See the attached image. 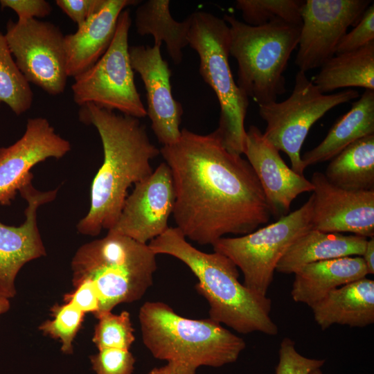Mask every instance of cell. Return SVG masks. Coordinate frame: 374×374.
Here are the masks:
<instances>
[{
  "instance_id": "6da1fadb",
  "label": "cell",
  "mask_w": 374,
  "mask_h": 374,
  "mask_svg": "<svg viewBox=\"0 0 374 374\" xmlns=\"http://www.w3.org/2000/svg\"><path fill=\"white\" fill-rule=\"evenodd\" d=\"M160 154L172 173L176 227L186 239L212 245L269 220L271 209L252 167L229 151L215 130L199 134L184 128Z\"/></svg>"
},
{
  "instance_id": "7a4b0ae2",
  "label": "cell",
  "mask_w": 374,
  "mask_h": 374,
  "mask_svg": "<svg viewBox=\"0 0 374 374\" xmlns=\"http://www.w3.org/2000/svg\"><path fill=\"white\" fill-rule=\"evenodd\" d=\"M78 117L96 128L103 149V162L91 186L89 211L76 226L80 234L96 236L116 225L128 188L152 173L150 161L160 149L151 143L139 118L91 103L80 106Z\"/></svg>"
},
{
  "instance_id": "3957f363",
  "label": "cell",
  "mask_w": 374,
  "mask_h": 374,
  "mask_svg": "<svg viewBox=\"0 0 374 374\" xmlns=\"http://www.w3.org/2000/svg\"><path fill=\"white\" fill-rule=\"evenodd\" d=\"M148 246L155 254L173 256L190 269L198 280L195 289L209 305L210 319L242 334H278L270 317L271 299L242 284L238 267L229 258L197 249L177 227H169Z\"/></svg>"
},
{
  "instance_id": "277c9868",
  "label": "cell",
  "mask_w": 374,
  "mask_h": 374,
  "mask_svg": "<svg viewBox=\"0 0 374 374\" xmlns=\"http://www.w3.org/2000/svg\"><path fill=\"white\" fill-rule=\"evenodd\" d=\"M139 319L143 342L153 357L195 370L233 363L246 347L243 339L220 323L184 317L163 302L144 303Z\"/></svg>"
},
{
  "instance_id": "5b68a950",
  "label": "cell",
  "mask_w": 374,
  "mask_h": 374,
  "mask_svg": "<svg viewBox=\"0 0 374 374\" xmlns=\"http://www.w3.org/2000/svg\"><path fill=\"white\" fill-rule=\"evenodd\" d=\"M156 256L148 244L107 231L75 253L71 263L73 285L83 280L93 283L99 299L96 317L144 296L153 284Z\"/></svg>"
},
{
  "instance_id": "8992f818",
  "label": "cell",
  "mask_w": 374,
  "mask_h": 374,
  "mask_svg": "<svg viewBox=\"0 0 374 374\" xmlns=\"http://www.w3.org/2000/svg\"><path fill=\"white\" fill-rule=\"evenodd\" d=\"M223 19L230 30V55L238 64V87L258 105L277 101L286 91L284 72L301 24L276 20L251 26L227 14Z\"/></svg>"
},
{
  "instance_id": "52a82bcc",
  "label": "cell",
  "mask_w": 374,
  "mask_h": 374,
  "mask_svg": "<svg viewBox=\"0 0 374 374\" xmlns=\"http://www.w3.org/2000/svg\"><path fill=\"white\" fill-rule=\"evenodd\" d=\"M188 45L199 55V73L215 92L220 107L215 132L231 152L242 154L249 98L233 79L229 65L230 30L223 18L197 11L190 15Z\"/></svg>"
},
{
  "instance_id": "ba28073f",
  "label": "cell",
  "mask_w": 374,
  "mask_h": 374,
  "mask_svg": "<svg viewBox=\"0 0 374 374\" xmlns=\"http://www.w3.org/2000/svg\"><path fill=\"white\" fill-rule=\"evenodd\" d=\"M313 197L302 206L274 223L238 237H223L214 242L213 251L229 258L244 276L243 285L267 296L276 266L288 248L312 229Z\"/></svg>"
},
{
  "instance_id": "9c48e42d",
  "label": "cell",
  "mask_w": 374,
  "mask_h": 374,
  "mask_svg": "<svg viewBox=\"0 0 374 374\" xmlns=\"http://www.w3.org/2000/svg\"><path fill=\"white\" fill-rule=\"evenodd\" d=\"M358 96L352 89L322 93L305 73L299 70L292 92L286 100L258 105L259 115L267 124L263 135L287 155L295 172L304 175L301 150L312 126L335 107Z\"/></svg>"
},
{
  "instance_id": "30bf717a",
  "label": "cell",
  "mask_w": 374,
  "mask_h": 374,
  "mask_svg": "<svg viewBox=\"0 0 374 374\" xmlns=\"http://www.w3.org/2000/svg\"><path fill=\"white\" fill-rule=\"evenodd\" d=\"M131 25L130 10L125 9L119 15L107 51L94 65L74 78L71 89L78 105L91 103L137 118L147 115L130 62L128 35Z\"/></svg>"
},
{
  "instance_id": "8fae6325",
  "label": "cell",
  "mask_w": 374,
  "mask_h": 374,
  "mask_svg": "<svg viewBox=\"0 0 374 374\" xmlns=\"http://www.w3.org/2000/svg\"><path fill=\"white\" fill-rule=\"evenodd\" d=\"M4 35L18 68L30 84L51 96L64 91L68 75L64 35L59 26L37 19H10Z\"/></svg>"
},
{
  "instance_id": "7c38bea8",
  "label": "cell",
  "mask_w": 374,
  "mask_h": 374,
  "mask_svg": "<svg viewBox=\"0 0 374 374\" xmlns=\"http://www.w3.org/2000/svg\"><path fill=\"white\" fill-rule=\"evenodd\" d=\"M371 4V0H305L295 59L299 71L321 67L332 57L349 26Z\"/></svg>"
},
{
  "instance_id": "4fadbf2b",
  "label": "cell",
  "mask_w": 374,
  "mask_h": 374,
  "mask_svg": "<svg viewBox=\"0 0 374 374\" xmlns=\"http://www.w3.org/2000/svg\"><path fill=\"white\" fill-rule=\"evenodd\" d=\"M175 200L172 173L168 164L162 162L148 177L134 185L118 222L107 231L148 244L170 227L168 222Z\"/></svg>"
},
{
  "instance_id": "5bb4252c",
  "label": "cell",
  "mask_w": 374,
  "mask_h": 374,
  "mask_svg": "<svg viewBox=\"0 0 374 374\" xmlns=\"http://www.w3.org/2000/svg\"><path fill=\"white\" fill-rule=\"evenodd\" d=\"M71 149L70 142L56 133L46 118H28L23 136L0 148V204H10L21 186L33 177V166L49 158L59 159Z\"/></svg>"
},
{
  "instance_id": "9a60e30c",
  "label": "cell",
  "mask_w": 374,
  "mask_h": 374,
  "mask_svg": "<svg viewBox=\"0 0 374 374\" xmlns=\"http://www.w3.org/2000/svg\"><path fill=\"white\" fill-rule=\"evenodd\" d=\"M313 185L312 229L326 233L349 232L374 237V190H347L315 172Z\"/></svg>"
},
{
  "instance_id": "2e32d148",
  "label": "cell",
  "mask_w": 374,
  "mask_h": 374,
  "mask_svg": "<svg viewBox=\"0 0 374 374\" xmlns=\"http://www.w3.org/2000/svg\"><path fill=\"white\" fill-rule=\"evenodd\" d=\"M32 179H28L19 190L27 202L24 223L14 226L0 222V296L8 299L17 293L15 279L22 267L46 254L37 226V211L55 199L58 188L38 190Z\"/></svg>"
},
{
  "instance_id": "e0dca14e",
  "label": "cell",
  "mask_w": 374,
  "mask_h": 374,
  "mask_svg": "<svg viewBox=\"0 0 374 374\" xmlns=\"http://www.w3.org/2000/svg\"><path fill=\"white\" fill-rule=\"evenodd\" d=\"M160 48L154 45L132 46L129 53L132 69L140 75L146 90V112L151 128L158 141L168 145L180 137L184 111L182 105L173 98L171 71Z\"/></svg>"
},
{
  "instance_id": "ac0fdd59",
  "label": "cell",
  "mask_w": 374,
  "mask_h": 374,
  "mask_svg": "<svg viewBox=\"0 0 374 374\" xmlns=\"http://www.w3.org/2000/svg\"><path fill=\"white\" fill-rule=\"evenodd\" d=\"M242 154L260 183L271 216L278 219L288 214L299 195L313 191L310 180L289 168L279 151L255 125L246 130Z\"/></svg>"
},
{
  "instance_id": "d6986e66",
  "label": "cell",
  "mask_w": 374,
  "mask_h": 374,
  "mask_svg": "<svg viewBox=\"0 0 374 374\" xmlns=\"http://www.w3.org/2000/svg\"><path fill=\"white\" fill-rule=\"evenodd\" d=\"M136 0H103L100 8L73 34L64 37L68 77L75 78L94 65L110 46L118 19Z\"/></svg>"
},
{
  "instance_id": "ffe728a7",
  "label": "cell",
  "mask_w": 374,
  "mask_h": 374,
  "mask_svg": "<svg viewBox=\"0 0 374 374\" xmlns=\"http://www.w3.org/2000/svg\"><path fill=\"white\" fill-rule=\"evenodd\" d=\"M310 308L323 330L333 324L366 327L374 322V281L365 277L339 287Z\"/></svg>"
},
{
  "instance_id": "44dd1931",
  "label": "cell",
  "mask_w": 374,
  "mask_h": 374,
  "mask_svg": "<svg viewBox=\"0 0 374 374\" xmlns=\"http://www.w3.org/2000/svg\"><path fill=\"white\" fill-rule=\"evenodd\" d=\"M362 256H348L305 265L294 274L291 295L310 307L334 289L368 275Z\"/></svg>"
},
{
  "instance_id": "7402d4cb",
  "label": "cell",
  "mask_w": 374,
  "mask_h": 374,
  "mask_svg": "<svg viewBox=\"0 0 374 374\" xmlns=\"http://www.w3.org/2000/svg\"><path fill=\"white\" fill-rule=\"evenodd\" d=\"M368 239L356 235L311 229L296 240L279 260L276 271L295 274L306 265L330 259L362 256Z\"/></svg>"
},
{
  "instance_id": "603a6c76",
  "label": "cell",
  "mask_w": 374,
  "mask_h": 374,
  "mask_svg": "<svg viewBox=\"0 0 374 374\" xmlns=\"http://www.w3.org/2000/svg\"><path fill=\"white\" fill-rule=\"evenodd\" d=\"M374 134V91L366 90L350 109L339 118L324 139L306 152L302 162L306 168L333 159L357 140Z\"/></svg>"
},
{
  "instance_id": "cb8c5ba5",
  "label": "cell",
  "mask_w": 374,
  "mask_h": 374,
  "mask_svg": "<svg viewBox=\"0 0 374 374\" xmlns=\"http://www.w3.org/2000/svg\"><path fill=\"white\" fill-rule=\"evenodd\" d=\"M320 68L312 80L322 93L351 87L374 91V41L357 50L335 54Z\"/></svg>"
},
{
  "instance_id": "d4e9b609",
  "label": "cell",
  "mask_w": 374,
  "mask_h": 374,
  "mask_svg": "<svg viewBox=\"0 0 374 374\" xmlns=\"http://www.w3.org/2000/svg\"><path fill=\"white\" fill-rule=\"evenodd\" d=\"M168 0H148L141 3L135 12L136 33L154 38V45L161 47L162 42L175 64L183 59V49L188 45V37L191 23L189 15L183 21H176L170 12Z\"/></svg>"
},
{
  "instance_id": "484cf974",
  "label": "cell",
  "mask_w": 374,
  "mask_h": 374,
  "mask_svg": "<svg viewBox=\"0 0 374 374\" xmlns=\"http://www.w3.org/2000/svg\"><path fill=\"white\" fill-rule=\"evenodd\" d=\"M333 185L347 190H374V134L345 148L323 173Z\"/></svg>"
},
{
  "instance_id": "4316f807",
  "label": "cell",
  "mask_w": 374,
  "mask_h": 374,
  "mask_svg": "<svg viewBox=\"0 0 374 374\" xmlns=\"http://www.w3.org/2000/svg\"><path fill=\"white\" fill-rule=\"evenodd\" d=\"M33 93L30 83L18 68L0 31V105L6 104L17 116L30 109Z\"/></svg>"
},
{
  "instance_id": "83f0119b",
  "label": "cell",
  "mask_w": 374,
  "mask_h": 374,
  "mask_svg": "<svg viewBox=\"0 0 374 374\" xmlns=\"http://www.w3.org/2000/svg\"><path fill=\"white\" fill-rule=\"evenodd\" d=\"M305 0H237L235 8L242 13L244 23L259 26L281 20L301 24Z\"/></svg>"
},
{
  "instance_id": "f1b7e54d",
  "label": "cell",
  "mask_w": 374,
  "mask_h": 374,
  "mask_svg": "<svg viewBox=\"0 0 374 374\" xmlns=\"http://www.w3.org/2000/svg\"><path fill=\"white\" fill-rule=\"evenodd\" d=\"M94 330L93 342L98 350L116 348L129 350L135 340L130 314L123 311L118 314L112 312L100 314Z\"/></svg>"
},
{
  "instance_id": "f546056e",
  "label": "cell",
  "mask_w": 374,
  "mask_h": 374,
  "mask_svg": "<svg viewBox=\"0 0 374 374\" xmlns=\"http://www.w3.org/2000/svg\"><path fill=\"white\" fill-rule=\"evenodd\" d=\"M53 319L39 326L45 335L60 341L63 353H73V341L80 330L84 313L70 303L55 305L52 309Z\"/></svg>"
},
{
  "instance_id": "4dcf8cb0",
  "label": "cell",
  "mask_w": 374,
  "mask_h": 374,
  "mask_svg": "<svg viewBox=\"0 0 374 374\" xmlns=\"http://www.w3.org/2000/svg\"><path fill=\"white\" fill-rule=\"evenodd\" d=\"M325 359L308 358L297 352L294 341L285 337L280 345L279 361L276 374H309L312 371L321 368Z\"/></svg>"
},
{
  "instance_id": "1f68e13d",
  "label": "cell",
  "mask_w": 374,
  "mask_h": 374,
  "mask_svg": "<svg viewBox=\"0 0 374 374\" xmlns=\"http://www.w3.org/2000/svg\"><path fill=\"white\" fill-rule=\"evenodd\" d=\"M96 374H132L135 358L129 350L105 348L91 356Z\"/></svg>"
},
{
  "instance_id": "d6a6232c",
  "label": "cell",
  "mask_w": 374,
  "mask_h": 374,
  "mask_svg": "<svg viewBox=\"0 0 374 374\" xmlns=\"http://www.w3.org/2000/svg\"><path fill=\"white\" fill-rule=\"evenodd\" d=\"M374 41V4L365 10L355 28L339 41L335 54L357 50Z\"/></svg>"
},
{
  "instance_id": "836d02e7",
  "label": "cell",
  "mask_w": 374,
  "mask_h": 374,
  "mask_svg": "<svg viewBox=\"0 0 374 374\" xmlns=\"http://www.w3.org/2000/svg\"><path fill=\"white\" fill-rule=\"evenodd\" d=\"M0 5L2 9L14 10L20 21L43 18L52 11L51 4L45 0H1Z\"/></svg>"
},
{
  "instance_id": "e575fe53",
  "label": "cell",
  "mask_w": 374,
  "mask_h": 374,
  "mask_svg": "<svg viewBox=\"0 0 374 374\" xmlns=\"http://www.w3.org/2000/svg\"><path fill=\"white\" fill-rule=\"evenodd\" d=\"M65 303H70L84 313L92 312L95 316L99 310V299L93 283L83 280L75 287V290L64 295Z\"/></svg>"
},
{
  "instance_id": "d590c367",
  "label": "cell",
  "mask_w": 374,
  "mask_h": 374,
  "mask_svg": "<svg viewBox=\"0 0 374 374\" xmlns=\"http://www.w3.org/2000/svg\"><path fill=\"white\" fill-rule=\"evenodd\" d=\"M103 0H56V5L81 27L103 4Z\"/></svg>"
},
{
  "instance_id": "8d00e7d4",
  "label": "cell",
  "mask_w": 374,
  "mask_h": 374,
  "mask_svg": "<svg viewBox=\"0 0 374 374\" xmlns=\"http://www.w3.org/2000/svg\"><path fill=\"white\" fill-rule=\"evenodd\" d=\"M196 370L179 362L170 361L159 368H152L148 374H195Z\"/></svg>"
},
{
  "instance_id": "74e56055",
  "label": "cell",
  "mask_w": 374,
  "mask_h": 374,
  "mask_svg": "<svg viewBox=\"0 0 374 374\" xmlns=\"http://www.w3.org/2000/svg\"><path fill=\"white\" fill-rule=\"evenodd\" d=\"M362 258L368 274H374V237L367 240Z\"/></svg>"
},
{
  "instance_id": "f35d334b",
  "label": "cell",
  "mask_w": 374,
  "mask_h": 374,
  "mask_svg": "<svg viewBox=\"0 0 374 374\" xmlns=\"http://www.w3.org/2000/svg\"><path fill=\"white\" fill-rule=\"evenodd\" d=\"M10 304L8 299L0 296V314L8 311Z\"/></svg>"
},
{
  "instance_id": "ab89813d",
  "label": "cell",
  "mask_w": 374,
  "mask_h": 374,
  "mask_svg": "<svg viewBox=\"0 0 374 374\" xmlns=\"http://www.w3.org/2000/svg\"><path fill=\"white\" fill-rule=\"evenodd\" d=\"M309 374H323L320 368H317L312 371Z\"/></svg>"
}]
</instances>
